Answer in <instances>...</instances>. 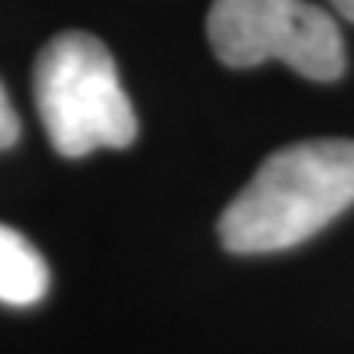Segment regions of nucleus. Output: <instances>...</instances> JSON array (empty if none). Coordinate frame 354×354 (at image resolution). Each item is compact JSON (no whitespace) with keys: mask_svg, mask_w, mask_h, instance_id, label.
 I'll list each match as a JSON object with an SVG mask.
<instances>
[{"mask_svg":"<svg viewBox=\"0 0 354 354\" xmlns=\"http://www.w3.org/2000/svg\"><path fill=\"white\" fill-rule=\"evenodd\" d=\"M33 95L43 128L63 158L128 148L138 118L105 43L82 30L53 37L33 66Z\"/></svg>","mask_w":354,"mask_h":354,"instance_id":"2","label":"nucleus"},{"mask_svg":"<svg viewBox=\"0 0 354 354\" xmlns=\"http://www.w3.org/2000/svg\"><path fill=\"white\" fill-rule=\"evenodd\" d=\"M207 37L230 69L279 59L305 79L331 82L348 66L338 24L308 0H214Z\"/></svg>","mask_w":354,"mask_h":354,"instance_id":"3","label":"nucleus"},{"mask_svg":"<svg viewBox=\"0 0 354 354\" xmlns=\"http://www.w3.org/2000/svg\"><path fill=\"white\" fill-rule=\"evenodd\" d=\"M17 138H20V118H17V112H13V105H10V95H7V88L0 82V151L10 148Z\"/></svg>","mask_w":354,"mask_h":354,"instance_id":"5","label":"nucleus"},{"mask_svg":"<svg viewBox=\"0 0 354 354\" xmlns=\"http://www.w3.org/2000/svg\"><path fill=\"white\" fill-rule=\"evenodd\" d=\"M354 207V141H299L266 158L220 216L230 253L259 256L312 240Z\"/></svg>","mask_w":354,"mask_h":354,"instance_id":"1","label":"nucleus"},{"mask_svg":"<svg viewBox=\"0 0 354 354\" xmlns=\"http://www.w3.org/2000/svg\"><path fill=\"white\" fill-rule=\"evenodd\" d=\"M50 289V269L39 250L24 233L0 223V302L3 305H37Z\"/></svg>","mask_w":354,"mask_h":354,"instance_id":"4","label":"nucleus"},{"mask_svg":"<svg viewBox=\"0 0 354 354\" xmlns=\"http://www.w3.org/2000/svg\"><path fill=\"white\" fill-rule=\"evenodd\" d=\"M331 7H335V10L342 13L344 20H354V0H328Z\"/></svg>","mask_w":354,"mask_h":354,"instance_id":"6","label":"nucleus"}]
</instances>
